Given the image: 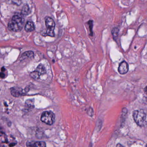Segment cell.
Returning a JSON list of instances; mask_svg holds the SVG:
<instances>
[{
	"label": "cell",
	"mask_w": 147,
	"mask_h": 147,
	"mask_svg": "<svg viewBox=\"0 0 147 147\" xmlns=\"http://www.w3.org/2000/svg\"><path fill=\"white\" fill-rule=\"evenodd\" d=\"M24 22L23 16L21 13H16L13 16L11 20L8 23V29L15 32L20 31L22 29Z\"/></svg>",
	"instance_id": "obj_1"
},
{
	"label": "cell",
	"mask_w": 147,
	"mask_h": 147,
	"mask_svg": "<svg viewBox=\"0 0 147 147\" xmlns=\"http://www.w3.org/2000/svg\"><path fill=\"white\" fill-rule=\"evenodd\" d=\"M133 117L138 126L143 127L147 124L146 115L142 110H136L133 113Z\"/></svg>",
	"instance_id": "obj_2"
},
{
	"label": "cell",
	"mask_w": 147,
	"mask_h": 147,
	"mask_svg": "<svg viewBox=\"0 0 147 147\" xmlns=\"http://www.w3.org/2000/svg\"><path fill=\"white\" fill-rule=\"evenodd\" d=\"M45 23L47 28L46 33L47 36L51 37L55 36V23L53 19L49 16H46L45 18Z\"/></svg>",
	"instance_id": "obj_3"
},
{
	"label": "cell",
	"mask_w": 147,
	"mask_h": 147,
	"mask_svg": "<svg viewBox=\"0 0 147 147\" xmlns=\"http://www.w3.org/2000/svg\"><path fill=\"white\" fill-rule=\"evenodd\" d=\"M55 114L51 111L44 112L41 117L42 121L48 125H52L55 122Z\"/></svg>",
	"instance_id": "obj_4"
},
{
	"label": "cell",
	"mask_w": 147,
	"mask_h": 147,
	"mask_svg": "<svg viewBox=\"0 0 147 147\" xmlns=\"http://www.w3.org/2000/svg\"><path fill=\"white\" fill-rule=\"evenodd\" d=\"M129 65L127 63L123 61L119 64L118 67V72L120 74H125L128 72Z\"/></svg>",
	"instance_id": "obj_5"
},
{
	"label": "cell",
	"mask_w": 147,
	"mask_h": 147,
	"mask_svg": "<svg viewBox=\"0 0 147 147\" xmlns=\"http://www.w3.org/2000/svg\"><path fill=\"white\" fill-rule=\"evenodd\" d=\"M11 93L12 96L15 97H19L24 95L23 90L18 87H12L11 88Z\"/></svg>",
	"instance_id": "obj_6"
},
{
	"label": "cell",
	"mask_w": 147,
	"mask_h": 147,
	"mask_svg": "<svg viewBox=\"0 0 147 147\" xmlns=\"http://www.w3.org/2000/svg\"><path fill=\"white\" fill-rule=\"evenodd\" d=\"M35 30L34 23L32 21H27L25 26V30L27 32L33 31Z\"/></svg>",
	"instance_id": "obj_7"
},
{
	"label": "cell",
	"mask_w": 147,
	"mask_h": 147,
	"mask_svg": "<svg viewBox=\"0 0 147 147\" xmlns=\"http://www.w3.org/2000/svg\"><path fill=\"white\" fill-rule=\"evenodd\" d=\"M28 147H46L45 142L42 141L35 142L33 143H28L27 144Z\"/></svg>",
	"instance_id": "obj_8"
},
{
	"label": "cell",
	"mask_w": 147,
	"mask_h": 147,
	"mask_svg": "<svg viewBox=\"0 0 147 147\" xmlns=\"http://www.w3.org/2000/svg\"><path fill=\"white\" fill-rule=\"evenodd\" d=\"M30 13V10L29 6L27 4L24 5L22 8L21 13L23 16H24L28 15Z\"/></svg>",
	"instance_id": "obj_9"
},
{
	"label": "cell",
	"mask_w": 147,
	"mask_h": 147,
	"mask_svg": "<svg viewBox=\"0 0 147 147\" xmlns=\"http://www.w3.org/2000/svg\"><path fill=\"white\" fill-rule=\"evenodd\" d=\"M36 71L38 72L40 75H43L46 73V71L45 67L41 63H40L38 66Z\"/></svg>",
	"instance_id": "obj_10"
},
{
	"label": "cell",
	"mask_w": 147,
	"mask_h": 147,
	"mask_svg": "<svg viewBox=\"0 0 147 147\" xmlns=\"http://www.w3.org/2000/svg\"><path fill=\"white\" fill-rule=\"evenodd\" d=\"M34 53L32 51H27L25 52L22 55L20 59H24L25 57L27 58H32L34 57Z\"/></svg>",
	"instance_id": "obj_11"
},
{
	"label": "cell",
	"mask_w": 147,
	"mask_h": 147,
	"mask_svg": "<svg viewBox=\"0 0 147 147\" xmlns=\"http://www.w3.org/2000/svg\"><path fill=\"white\" fill-rule=\"evenodd\" d=\"M40 74L36 71H33L30 73L31 77L34 79H38L40 78Z\"/></svg>",
	"instance_id": "obj_12"
},
{
	"label": "cell",
	"mask_w": 147,
	"mask_h": 147,
	"mask_svg": "<svg viewBox=\"0 0 147 147\" xmlns=\"http://www.w3.org/2000/svg\"><path fill=\"white\" fill-rule=\"evenodd\" d=\"M92 21V20H90L88 22V25H89V28H90V32H91V35L92 36L93 34L92 32V27L93 23Z\"/></svg>",
	"instance_id": "obj_13"
},
{
	"label": "cell",
	"mask_w": 147,
	"mask_h": 147,
	"mask_svg": "<svg viewBox=\"0 0 147 147\" xmlns=\"http://www.w3.org/2000/svg\"><path fill=\"white\" fill-rule=\"evenodd\" d=\"M0 76H1V78H3L5 77L6 75L5 74V73L1 72V74H0Z\"/></svg>",
	"instance_id": "obj_14"
},
{
	"label": "cell",
	"mask_w": 147,
	"mask_h": 147,
	"mask_svg": "<svg viewBox=\"0 0 147 147\" xmlns=\"http://www.w3.org/2000/svg\"><path fill=\"white\" fill-rule=\"evenodd\" d=\"M6 71L5 68V67H2V68L1 69V72L5 73V71Z\"/></svg>",
	"instance_id": "obj_15"
},
{
	"label": "cell",
	"mask_w": 147,
	"mask_h": 147,
	"mask_svg": "<svg viewBox=\"0 0 147 147\" xmlns=\"http://www.w3.org/2000/svg\"><path fill=\"white\" fill-rule=\"evenodd\" d=\"M144 91L145 93H146V95H147V86L145 87V88H144Z\"/></svg>",
	"instance_id": "obj_16"
},
{
	"label": "cell",
	"mask_w": 147,
	"mask_h": 147,
	"mask_svg": "<svg viewBox=\"0 0 147 147\" xmlns=\"http://www.w3.org/2000/svg\"></svg>",
	"instance_id": "obj_17"
}]
</instances>
